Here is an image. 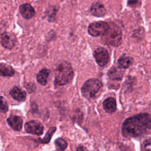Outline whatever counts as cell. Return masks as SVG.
<instances>
[{
    "label": "cell",
    "instance_id": "obj_19",
    "mask_svg": "<svg viewBox=\"0 0 151 151\" xmlns=\"http://www.w3.org/2000/svg\"><path fill=\"white\" fill-rule=\"evenodd\" d=\"M55 145L57 150H64L67 148V142L62 138L57 139L55 141Z\"/></svg>",
    "mask_w": 151,
    "mask_h": 151
},
{
    "label": "cell",
    "instance_id": "obj_12",
    "mask_svg": "<svg viewBox=\"0 0 151 151\" xmlns=\"http://www.w3.org/2000/svg\"><path fill=\"white\" fill-rule=\"evenodd\" d=\"M104 110L109 113H112L116 110V101L113 97H109L106 99L103 103Z\"/></svg>",
    "mask_w": 151,
    "mask_h": 151
},
{
    "label": "cell",
    "instance_id": "obj_11",
    "mask_svg": "<svg viewBox=\"0 0 151 151\" xmlns=\"http://www.w3.org/2000/svg\"><path fill=\"white\" fill-rule=\"evenodd\" d=\"M8 124L15 130L20 131L22 127V119L17 116H10L7 119Z\"/></svg>",
    "mask_w": 151,
    "mask_h": 151
},
{
    "label": "cell",
    "instance_id": "obj_9",
    "mask_svg": "<svg viewBox=\"0 0 151 151\" xmlns=\"http://www.w3.org/2000/svg\"><path fill=\"white\" fill-rule=\"evenodd\" d=\"M21 15L25 19H30L35 15V11L33 7L28 4H24L19 7Z\"/></svg>",
    "mask_w": 151,
    "mask_h": 151
},
{
    "label": "cell",
    "instance_id": "obj_2",
    "mask_svg": "<svg viewBox=\"0 0 151 151\" xmlns=\"http://www.w3.org/2000/svg\"><path fill=\"white\" fill-rule=\"evenodd\" d=\"M73 74L71 64L67 61L61 62L55 71V84L62 86L68 83L73 78Z\"/></svg>",
    "mask_w": 151,
    "mask_h": 151
},
{
    "label": "cell",
    "instance_id": "obj_4",
    "mask_svg": "<svg viewBox=\"0 0 151 151\" xmlns=\"http://www.w3.org/2000/svg\"><path fill=\"white\" fill-rule=\"evenodd\" d=\"M103 40L105 44L117 47L122 42V32L116 25L109 26L107 32L103 35Z\"/></svg>",
    "mask_w": 151,
    "mask_h": 151
},
{
    "label": "cell",
    "instance_id": "obj_6",
    "mask_svg": "<svg viewBox=\"0 0 151 151\" xmlns=\"http://www.w3.org/2000/svg\"><path fill=\"white\" fill-rule=\"evenodd\" d=\"M96 63L100 67L106 66L109 61V54L107 50L103 47L97 48L93 54Z\"/></svg>",
    "mask_w": 151,
    "mask_h": 151
},
{
    "label": "cell",
    "instance_id": "obj_3",
    "mask_svg": "<svg viewBox=\"0 0 151 151\" xmlns=\"http://www.w3.org/2000/svg\"><path fill=\"white\" fill-rule=\"evenodd\" d=\"M101 82L96 78H90L87 80L81 87V93L86 99L94 98L102 88Z\"/></svg>",
    "mask_w": 151,
    "mask_h": 151
},
{
    "label": "cell",
    "instance_id": "obj_8",
    "mask_svg": "<svg viewBox=\"0 0 151 151\" xmlns=\"http://www.w3.org/2000/svg\"><path fill=\"white\" fill-rule=\"evenodd\" d=\"M0 42L4 47L11 49L15 45V38L12 34L5 32L1 35Z\"/></svg>",
    "mask_w": 151,
    "mask_h": 151
},
{
    "label": "cell",
    "instance_id": "obj_14",
    "mask_svg": "<svg viewBox=\"0 0 151 151\" xmlns=\"http://www.w3.org/2000/svg\"><path fill=\"white\" fill-rule=\"evenodd\" d=\"M121 68L112 67L107 73V75L110 79L120 80L123 77V72Z\"/></svg>",
    "mask_w": 151,
    "mask_h": 151
},
{
    "label": "cell",
    "instance_id": "obj_17",
    "mask_svg": "<svg viewBox=\"0 0 151 151\" xmlns=\"http://www.w3.org/2000/svg\"><path fill=\"white\" fill-rule=\"evenodd\" d=\"M50 74V70L46 68L42 69L37 74V79L39 83L41 85H45L47 82V78Z\"/></svg>",
    "mask_w": 151,
    "mask_h": 151
},
{
    "label": "cell",
    "instance_id": "obj_22",
    "mask_svg": "<svg viewBox=\"0 0 151 151\" xmlns=\"http://www.w3.org/2000/svg\"><path fill=\"white\" fill-rule=\"evenodd\" d=\"M140 0H128L127 1V5L129 6L136 8L139 6L140 5Z\"/></svg>",
    "mask_w": 151,
    "mask_h": 151
},
{
    "label": "cell",
    "instance_id": "obj_21",
    "mask_svg": "<svg viewBox=\"0 0 151 151\" xmlns=\"http://www.w3.org/2000/svg\"><path fill=\"white\" fill-rule=\"evenodd\" d=\"M142 150H151V139L145 140L142 146Z\"/></svg>",
    "mask_w": 151,
    "mask_h": 151
},
{
    "label": "cell",
    "instance_id": "obj_13",
    "mask_svg": "<svg viewBox=\"0 0 151 151\" xmlns=\"http://www.w3.org/2000/svg\"><path fill=\"white\" fill-rule=\"evenodd\" d=\"M10 94L12 98L18 101H23L26 98L25 92L19 87L15 86L10 91Z\"/></svg>",
    "mask_w": 151,
    "mask_h": 151
},
{
    "label": "cell",
    "instance_id": "obj_18",
    "mask_svg": "<svg viewBox=\"0 0 151 151\" xmlns=\"http://www.w3.org/2000/svg\"><path fill=\"white\" fill-rule=\"evenodd\" d=\"M56 128L55 127H52V128H51L47 133L44 139H38V141L40 143H47L50 142V140H51V137L52 136L54 132L55 131Z\"/></svg>",
    "mask_w": 151,
    "mask_h": 151
},
{
    "label": "cell",
    "instance_id": "obj_7",
    "mask_svg": "<svg viewBox=\"0 0 151 151\" xmlns=\"http://www.w3.org/2000/svg\"><path fill=\"white\" fill-rule=\"evenodd\" d=\"M25 129L27 132L35 135L40 136L44 131L42 124L38 121L31 120L25 124Z\"/></svg>",
    "mask_w": 151,
    "mask_h": 151
},
{
    "label": "cell",
    "instance_id": "obj_15",
    "mask_svg": "<svg viewBox=\"0 0 151 151\" xmlns=\"http://www.w3.org/2000/svg\"><path fill=\"white\" fill-rule=\"evenodd\" d=\"M133 63V59L131 57L123 55L118 60L119 67L121 68H127Z\"/></svg>",
    "mask_w": 151,
    "mask_h": 151
},
{
    "label": "cell",
    "instance_id": "obj_10",
    "mask_svg": "<svg viewBox=\"0 0 151 151\" xmlns=\"http://www.w3.org/2000/svg\"><path fill=\"white\" fill-rule=\"evenodd\" d=\"M91 14L97 17H101L106 15V10L103 5L100 2L94 3L90 8Z\"/></svg>",
    "mask_w": 151,
    "mask_h": 151
},
{
    "label": "cell",
    "instance_id": "obj_5",
    "mask_svg": "<svg viewBox=\"0 0 151 151\" xmlns=\"http://www.w3.org/2000/svg\"><path fill=\"white\" fill-rule=\"evenodd\" d=\"M109 28V24L104 21H97L90 24L88 26V33L93 37L103 35Z\"/></svg>",
    "mask_w": 151,
    "mask_h": 151
},
{
    "label": "cell",
    "instance_id": "obj_20",
    "mask_svg": "<svg viewBox=\"0 0 151 151\" xmlns=\"http://www.w3.org/2000/svg\"><path fill=\"white\" fill-rule=\"evenodd\" d=\"M8 107L7 104V102L5 99L0 96V111L2 113H5L8 111Z\"/></svg>",
    "mask_w": 151,
    "mask_h": 151
},
{
    "label": "cell",
    "instance_id": "obj_1",
    "mask_svg": "<svg viewBox=\"0 0 151 151\" xmlns=\"http://www.w3.org/2000/svg\"><path fill=\"white\" fill-rule=\"evenodd\" d=\"M151 129V118L147 113H140L127 119L122 124V134L126 137H137Z\"/></svg>",
    "mask_w": 151,
    "mask_h": 151
},
{
    "label": "cell",
    "instance_id": "obj_16",
    "mask_svg": "<svg viewBox=\"0 0 151 151\" xmlns=\"http://www.w3.org/2000/svg\"><path fill=\"white\" fill-rule=\"evenodd\" d=\"M14 73V70L11 66L5 64H0V76L10 77Z\"/></svg>",
    "mask_w": 151,
    "mask_h": 151
}]
</instances>
